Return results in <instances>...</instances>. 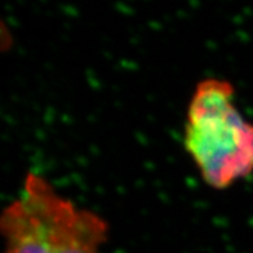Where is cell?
<instances>
[{
	"label": "cell",
	"instance_id": "6da1fadb",
	"mask_svg": "<svg viewBox=\"0 0 253 253\" xmlns=\"http://www.w3.org/2000/svg\"><path fill=\"white\" fill-rule=\"evenodd\" d=\"M0 231L3 253H100L109 225L31 172L20 195L4 208Z\"/></svg>",
	"mask_w": 253,
	"mask_h": 253
},
{
	"label": "cell",
	"instance_id": "7a4b0ae2",
	"mask_svg": "<svg viewBox=\"0 0 253 253\" xmlns=\"http://www.w3.org/2000/svg\"><path fill=\"white\" fill-rule=\"evenodd\" d=\"M183 145L208 186L225 189L253 172V124L234 105L227 80L199 82L189 107Z\"/></svg>",
	"mask_w": 253,
	"mask_h": 253
}]
</instances>
